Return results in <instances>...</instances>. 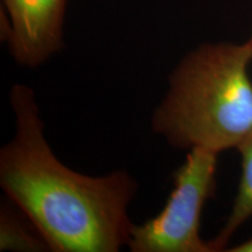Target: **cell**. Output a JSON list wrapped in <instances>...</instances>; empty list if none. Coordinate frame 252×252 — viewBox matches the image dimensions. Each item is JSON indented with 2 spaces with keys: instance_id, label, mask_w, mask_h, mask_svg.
I'll list each match as a JSON object with an SVG mask.
<instances>
[{
  "instance_id": "obj_4",
  "label": "cell",
  "mask_w": 252,
  "mask_h": 252,
  "mask_svg": "<svg viewBox=\"0 0 252 252\" xmlns=\"http://www.w3.org/2000/svg\"><path fill=\"white\" fill-rule=\"evenodd\" d=\"M67 0H4L12 55L19 64L35 68L62 48Z\"/></svg>"
},
{
  "instance_id": "obj_6",
  "label": "cell",
  "mask_w": 252,
  "mask_h": 252,
  "mask_svg": "<svg viewBox=\"0 0 252 252\" xmlns=\"http://www.w3.org/2000/svg\"><path fill=\"white\" fill-rule=\"evenodd\" d=\"M50 251L35 228L30 229L8 207L0 212V251Z\"/></svg>"
},
{
  "instance_id": "obj_8",
  "label": "cell",
  "mask_w": 252,
  "mask_h": 252,
  "mask_svg": "<svg viewBox=\"0 0 252 252\" xmlns=\"http://www.w3.org/2000/svg\"><path fill=\"white\" fill-rule=\"evenodd\" d=\"M249 40H250V42L252 43V35H251V37H250V39H249Z\"/></svg>"
},
{
  "instance_id": "obj_7",
  "label": "cell",
  "mask_w": 252,
  "mask_h": 252,
  "mask_svg": "<svg viewBox=\"0 0 252 252\" xmlns=\"http://www.w3.org/2000/svg\"><path fill=\"white\" fill-rule=\"evenodd\" d=\"M225 251L230 252H252V238L249 241H245L243 243L235 245L231 249H226Z\"/></svg>"
},
{
  "instance_id": "obj_3",
  "label": "cell",
  "mask_w": 252,
  "mask_h": 252,
  "mask_svg": "<svg viewBox=\"0 0 252 252\" xmlns=\"http://www.w3.org/2000/svg\"><path fill=\"white\" fill-rule=\"evenodd\" d=\"M219 153L193 147L173 174V189L156 217L133 225L127 247L132 252H213L200 235L204 204L215 187Z\"/></svg>"
},
{
  "instance_id": "obj_2",
  "label": "cell",
  "mask_w": 252,
  "mask_h": 252,
  "mask_svg": "<svg viewBox=\"0 0 252 252\" xmlns=\"http://www.w3.org/2000/svg\"><path fill=\"white\" fill-rule=\"evenodd\" d=\"M251 61L250 40L206 43L189 53L172 72L153 130L180 149H237L252 132Z\"/></svg>"
},
{
  "instance_id": "obj_5",
  "label": "cell",
  "mask_w": 252,
  "mask_h": 252,
  "mask_svg": "<svg viewBox=\"0 0 252 252\" xmlns=\"http://www.w3.org/2000/svg\"><path fill=\"white\" fill-rule=\"evenodd\" d=\"M242 157V176L231 213L219 235L209 242L213 252L224 251L229 239L252 217V132L237 146Z\"/></svg>"
},
{
  "instance_id": "obj_1",
  "label": "cell",
  "mask_w": 252,
  "mask_h": 252,
  "mask_svg": "<svg viewBox=\"0 0 252 252\" xmlns=\"http://www.w3.org/2000/svg\"><path fill=\"white\" fill-rule=\"evenodd\" d=\"M13 139L0 151V186L50 251L117 252L127 245L137 184L126 172L93 178L68 168L45 137L33 89L14 84Z\"/></svg>"
}]
</instances>
